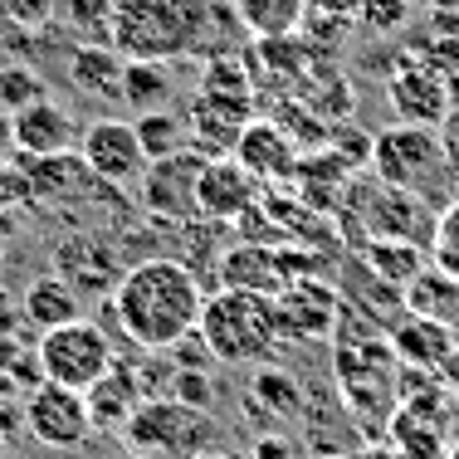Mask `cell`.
Listing matches in <instances>:
<instances>
[{
  "label": "cell",
  "instance_id": "cell-1",
  "mask_svg": "<svg viewBox=\"0 0 459 459\" xmlns=\"http://www.w3.org/2000/svg\"><path fill=\"white\" fill-rule=\"evenodd\" d=\"M108 308H113V323L123 327V337L137 352H171L195 333L205 293L191 264L157 255L127 264V274L108 293Z\"/></svg>",
  "mask_w": 459,
  "mask_h": 459
},
{
  "label": "cell",
  "instance_id": "cell-2",
  "mask_svg": "<svg viewBox=\"0 0 459 459\" xmlns=\"http://www.w3.org/2000/svg\"><path fill=\"white\" fill-rule=\"evenodd\" d=\"M215 0H117L113 49L123 59H181L205 54V30L215 20Z\"/></svg>",
  "mask_w": 459,
  "mask_h": 459
},
{
  "label": "cell",
  "instance_id": "cell-3",
  "mask_svg": "<svg viewBox=\"0 0 459 459\" xmlns=\"http://www.w3.org/2000/svg\"><path fill=\"white\" fill-rule=\"evenodd\" d=\"M201 333L205 352L225 367H255L283 347V327H279V308L264 293H239V289H221L205 299L201 308Z\"/></svg>",
  "mask_w": 459,
  "mask_h": 459
},
{
  "label": "cell",
  "instance_id": "cell-4",
  "mask_svg": "<svg viewBox=\"0 0 459 459\" xmlns=\"http://www.w3.org/2000/svg\"><path fill=\"white\" fill-rule=\"evenodd\" d=\"M371 177L401 186V191H415L435 215L450 201H459V177L445 167V147L435 127L396 123L386 133H377L371 137Z\"/></svg>",
  "mask_w": 459,
  "mask_h": 459
},
{
  "label": "cell",
  "instance_id": "cell-5",
  "mask_svg": "<svg viewBox=\"0 0 459 459\" xmlns=\"http://www.w3.org/2000/svg\"><path fill=\"white\" fill-rule=\"evenodd\" d=\"M123 440L152 459H195V455H211L215 420L201 406H186L177 396L142 401L137 415L123 425Z\"/></svg>",
  "mask_w": 459,
  "mask_h": 459
},
{
  "label": "cell",
  "instance_id": "cell-6",
  "mask_svg": "<svg viewBox=\"0 0 459 459\" xmlns=\"http://www.w3.org/2000/svg\"><path fill=\"white\" fill-rule=\"evenodd\" d=\"M35 362H39V381H59V386L89 391L117 367V357H113V337H108L98 323L79 318V323H64V327L39 333Z\"/></svg>",
  "mask_w": 459,
  "mask_h": 459
},
{
  "label": "cell",
  "instance_id": "cell-7",
  "mask_svg": "<svg viewBox=\"0 0 459 459\" xmlns=\"http://www.w3.org/2000/svg\"><path fill=\"white\" fill-rule=\"evenodd\" d=\"M25 430L49 450H83L98 425L83 391L59 386V381H35V391L25 401Z\"/></svg>",
  "mask_w": 459,
  "mask_h": 459
},
{
  "label": "cell",
  "instance_id": "cell-8",
  "mask_svg": "<svg viewBox=\"0 0 459 459\" xmlns=\"http://www.w3.org/2000/svg\"><path fill=\"white\" fill-rule=\"evenodd\" d=\"M205 152H195V147H186V152H171V157H161V161H147V171H142V191H137V201H142V211L147 215H157V221H171V225H181V221H201L195 215V181H201V167H205Z\"/></svg>",
  "mask_w": 459,
  "mask_h": 459
},
{
  "label": "cell",
  "instance_id": "cell-9",
  "mask_svg": "<svg viewBox=\"0 0 459 459\" xmlns=\"http://www.w3.org/2000/svg\"><path fill=\"white\" fill-rule=\"evenodd\" d=\"M274 308H279L283 342H333L337 318H342V293H337V283L308 274L283 283L274 293Z\"/></svg>",
  "mask_w": 459,
  "mask_h": 459
},
{
  "label": "cell",
  "instance_id": "cell-10",
  "mask_svg": "<svg viewBox=\"0 0 459 459\" xmlns=\"http://www.w3.org/2000/svg\"><path fill=\"white\" fill-rule=\"evenodd\" d=\"M79 157L103 186H133L147 171V152L127 117H93L79 133Z\"/></svg>",
  "mask_w": 459,
  "mask_h": 459
},
{
  "label": "cell",
  "instance_id": "cell-11",
  "mask_svg": "<svg viewBox=\"0 0 459 459\" xmlns=\"http://www.w3.org/2000/svg\"><path fill=\"white\" fill-rule=\"evenodd\" d=\"M386 103H391V113H396V123L435 127V133H440V123L455 113L450 79H445L440 69H430V64H420V59L401 64L386 79Z\"/></svg>",
  "mask_w": 459,
  "mask_h": 459
},
{
  "label": "cell",
  "instance_id": "cell-12",
  "mask_svg": "<svg viewBox=\"0 0 459 459\" xmlns=\"http://www.w3.org/2000/svg\"><path fill=\"white\" fill-rule=\"evenodd\" d=\"M54 269H59L64 283H74L83 293H113L117 279L127 274L123 255H117L113 239H103L98 230H79V235H64L59 249H54Z\"/></svg>",
  "mask_w": 459,
  "mask_h": 459
},
{
  "label": "cell",
  "instance_id": "cell-13",
  "mask_svg": "<svg viewBox=\"0 0 459 459\" xmlns=\"http://www.w3.org/2000/svg\"><path fill=\"white\" fill-rule=\"evenodd\" d=\"M259 205V181L235 157H211L195 181V215L211 225H239Z\"/></svg>",
  "mask_w": 459,
  "mask_h": 459
},
{
  "label": "cell",
  "instance_id": "cell-14",
  "mask_svg": "<svg viewBox=\"0 0 459 459\" xmlns=\"http://www.w3.org/2000/svg\"><path fill=\"white\" fill-rule=\"evenodd\" d=\"M230 157H235L259 186H279V181L299 177V142L283 133L274 117H255V123L239 133Z\"/></svg>",
  "mask_w": 459,
  "mask_h": 459
},
{
  "label": "cell",
  "instance_id": "cell-15",
  "mask_svg": "<svg viewBox=\"0 0 459 459\" xmlns=\"http://www.w3.org/2000/svg\"><path fill=\"white\" fill-rule=\"evenodd\" d=\"M255 103H235V98H215V93H195L186 108V127H191V147L205 157H230L239 133L255 123Z\"/></svg>",
  "mask_w": 459,
  "mask_h": 459
},
{
  "label": "cell",
  "instance_id": "cell-16",
  "mask_svg": "<svg viewBox=\"0 0 459 459\" xmlns=\"http://www.w3.org/2000/svg\"><path fill=\"white\" fill-rule=\"evenodd\" d=\"M386 342H391V352H396V362H401V367H411V371H435V377H440L445 362L455 357L459 337H455V327H450V323H435V318H415V313H401V318L386 327Z\"/></svg>",
  "mask_w": 459,
  "mask_h": 459
},
{
  "label": "cell",
  "instance_id": "cell-17",
  "mask_svg": "<svg viewBox=\"0 0 459 459\" xmlns=\"http://www.w3.org/2000/svg\"><path fill=\"white\" fill-rule=\"evenodd\" d=\"M25 167L30 181V201L35 205H64V201H83L89 186L98 181L89 167H83L79 147L74 152H54V157H15Z\"/></svg>",
  "mask_w": 459,
  "mask_h": 459
},
{
  "label": "cell",
  "instance_id": "cell-18",
  "mask_svg": "<svg viewBox=\"0 0 459 459\" xmlns=\"http://www.w3.org/2000/svg\"><path fill=\"white\" fill-rule=\"evenodd\" d=\"M10 123H15V157H54V152L79 147L74 113L64 103H54V98L25 108V113H15Z\"/></svg>",
  "mask_w": 459,
  "mask_h": 459
},
{
  "label": "cell",
  "instance_id": "cell-19",
  "mask_svg": "<svg viewBox=\"0 0 459 459\" xmlns=\"http://www.w3.org/2000/svg\"><path fill=\"white\" fill-rule=\"evenodd\" d=\"M215 279L221 289H239V293H264L274 299L283 289V269H279V249L259 245V239H245V245H230L221 259H215Z\"/></svg>",
  "mask_w": 459,
  "mask_h": 459
},
{
  "label": "cell",
  "instance_id": "cell-20",
  "mask_svg": "<svg viewBox=\"0 0 459 459\" xmlns=\"http://www.w3.org/2000/svg\"><path fill=\"white\" fill-rule=\"evenodd\" d=\"M445 415H425L415 406H396V415L386 420V445L401 459H450V430Z\"/></svg>",
  "mask_w": 459,
  "mask_h": 459
},
{
  "label": "cell",
  "instance_id": "cell-21",
  "mask_svg": "<svg viewBox=\"0 0 459 459\" xmlns=\"http://www.w3.org/2000/svg\"><path fill=\"white\" fill-rule=\"evenodd\" d=\"M127 59L113 45H74L69 49V83L98 103H123Z\"/></svg>",
  "mask_w": 459,
  "mask_h": 459
},
{
  "label": "cell",
  "instance_id": "cell-22",
  "mask_svg": "<svg viewBox=\"0 0 459 459\" xmlns=\"http://www.w3.org/2000/svg\"><path fill=\"white\" fill-rule=\"evenodd\" d=\"M20 318L35 327V333H49V327L79 323L83 318V299H79V289L64 283L59 274H39L25 289V299H20Z\"/></svg>",
  "mask_w": 459,
  "mask_h": 459
},
{
  "label": "cell",
  "instance_id": "cell-23",
  "mask_svg": "<svg viewBox=\"0 0 459 459\" xmlns=\"http://www.w3.org/2000/svg\"><path fill=\"white\" fill-rule=\"evenodd\" d=\"M362 264L377 279H386L391 289H406V283L430 264V245L425 239H406V235H381L362 245Z\"/></svg>",
  "mask_w": 459,
  "mask_h": 459
},
{
  "label": "cell",
  "instance_id": "cell-24",
  "mask_svg": "<svg viewBox=\"0 0 459 459\" xmlns=\"http://www.w3.org/2000/svg\"><path fill=\"white\" fill-rule=\"evenodd\" d=\"M230 10L255 45L299 35L303 20H308V0H230Z\"/></svg>",
  "mask_w": 459,
  "mask_h": 459
},
{
  "label": "cell",
  "instance_id": "cell-25",
  "mask_svg": "<svg viewBox=\"0 0 459 459\" xmlns=\"http://www.w3.org/2000/svg\"><path fill=\"white\" fill-rule=\"evenodd\" d=\"M89 396V411H93V425L98 430H117L123 435V425L137 415V406L147 396H142V381H137V371H127V367H113L98 386L83 391Z\"/></svg>",
  "mask_w": 459,
  "mask_h": 459
},
{
  "label": "cell",
  "instance_id": "cell-26",
  "mask_svg": "<svg viewBox=\"0 0 459 459\" xmlns=\"http://www.w3.org/2000/svg\"><path fill=\"white\" fill-rule=\"evenodd\" d=\"M401 303L415 318H435V323H459V279L445 274L440 264H425L406 289H401Z\"/></svg>",
  "mask_w": 459,
  "mask_h": 459
},
{
  "label": "cell",
  "instance_id": "cell-27",
  "mask_svg": "<svg viewBox=\"0 0 459 459\" xmlns=\"http://www.w3.org/2000/svg\"><path fill=\"white\" fill-rule=\"evenodd\" d=\"M113 15L117 0H54V20L79 45H113Z\"/></svg>",
  "mask_w": 459,
  "mask_h": 459
},
{
  "label": "cell",
  "instance_id": "cell-28",
  "mask_svg": "<svg viewBox=\"0 0 459 459\" xmlns=\"http://www.w3.org/2000/svg\"><path fill=\"white\" fill-rule=\"evenodd\" d=\"M411 49H415V59L430 64V69H440L445 79L459 74V15L430 10V20L420 25V35H411Z\"/></svg>",
  "mask_w": 459,
  "mask_h": 459
},
{
  "label": "cell",
  "instance_id": "cell-29",
  "mask_svg": "<svg viewBox=\"0 0 459 459\" xmlns=\"http://www.w3.org/2000/svg\"><path fill=\"white\" fill-rule=\"evenodd\" d=\"M171 98V64L161 59H127L123 74V103L133 113H157Z\"/></svg>",
  "mask_w": 459,
  "mask_h": 459
},
{
  "label": "cell",
  "instance_id": "cell-30",
  "mask_svg": "<svg viewBox=\"0 0 459 459\" xmlns=\"http://www.w3.org/2000/svg\"><path fill=\"white\" fill-rule=\"evenodd\" d=\"M133 127H137V137H142L147 161H161V157H171V152H186V147H191L186 113H167V108H157V113H137Z\"/></svg>",
  "mask_w": 459,
  "mask_h": 459
},
{
  "label": "cell",
  "instance_id": "cell-31",
  "mask_svg": "<svg viewBox=\"0 0 459 459\" xmlns=\"http://www.w3.org/2000/svg\"><path fill=\"white\" fill-rule=\"evenodd\" d=\"M49 98V83L45 74H35L30 64H0V113H25V108L45 103Z\"/></svg>",
  "mask_w": 459,
  "mask_h": 459
},
{
  "label": "cell",
  "instance_id": "cell-32",
  "mask_svg": "<svg viewBox=\"0 0 459 459\" xmlns=\"http://www.w3.org/2000/svg\"><path fill=\"white\" fill-rule=\"evenodd\" d=\"M201 93H215V98H235V103H255V79L245 74V64L235 54H215L205 59V74H201Z\"/></svg>",
  "mask_w": 459,
  "mask_h": 459
},
{
  "label": "cell",
  "instance_id": "cell-33",
  "mask_svg": "<svg viewBox=\"0 0 459 459\" xmlns=\"http://www.w3.org/2000/svg\"><path fill=\"white\" fill-rule=\"evenodd\" d=\"M430 264H440L445 274L459 279V201H450L435 215V235H430Z\"/></svg>",
  "mask_w": 459,
  "mask_h": 459
},
{
  "label": "cell",
  "instance_id": "cell-34",
  "mask_svg": "<svg viewBox=\"0 0 459 459\" xmlns=\"http://www.w3.org/2000/svg\"><path fill=\"white\" fill-rule=\"evenodd\" d=\"M0 20L10 30H45L54 20V0H0Z\"/></svg>",
  "mask_w": 459,
  "mask_h": 459
},
{
  "label": "cell",
  "instance_id": "cell-35",
  "mask_svg": "<svg viewBox=\"0 0 459 459\" xmlns=\"http://www.w3.org/2000/svg\"><path fill=\"white\" fill-rule=\"evenodd\" d=\"M255 396L269 401L279 415H293V411H299V386H293V377H283V371H259Z\"/></svg>",
  "mask_w": 459,
  "mask_h": 459
},
{
  "label": "cell",
  "instance_id": "cell-36",
  "mask_svg": "<svg viewBox=\"0 0 459 459\" xmlns=\"http://www.w3.org/2000/svg\"><path fill=\"white\" fill-rule=\"evenodd\" d=\"M357 20H362L367 30H377V35H386V30H401V25H406V0H362Z\"/></svg>",
  "mask_w": 459,
  "mask_h": 459
},
{
  "label": "cell",
  "instance_id": "cell-37",
  "mask_svg": "<svg viewBox=\"0 0 459 459\" xmlns=\"http://www.w3.org/2000/svg\"><path fill=\"white\" fill-rule=\"evenodd\" d=\"M20 205H35L30 201V181L20 161H0V211H20Z\"/></svg>",
  "mask_w": 459,
  "mask_h": 459
},
{
  "label": "cell",
  "instance_id": "cell-38",
  "mask_svg": "<svg viewBox=\"0 0 459 459\" xmlns=\"http://www.w3.org/2000/svg\"><path fill=\"white\" fill-rule=\"evenodd\" d=\"M177 401L186 406H211V377L205 371H177Z\"/></svg>",
  "mask_w": 459,
  "mask_h": 459
},
{
  "label": "cell",
  "instance_id": "cell-39",
  "mask_svg": "<svg viewBox=\"0 0 459 459\" xmlns=\"http://www.w3.org/2000/svg\"><path fill=\"white\" fill-rule=\"evenodd\" d=\"M440 147H445V167H450L455 177H459V108L440 123Z\"/></svg>",
  "mask_w": 459,
  "mask_h": 459
},
{
  "label": "cell",
  "instance_id": "cell-40",
  "mask_svg": "<svg viewBox=\"0 0 459 459\" xmlns=\"http://www.w3.org/2000/svg\"><path fill=\"white\" fill-rule=\"evenodd\" d=\"M313 15H333V20H352L362 10V0H308Z\"/></svg>",
  "mask_w": 459,
  "mask_h": 459
},
{
  "label": "cell",
  "instance_id": "cell-41",
  "mask_svg": "<svg viewBox=\"0 0 459 459\" xmlns=\"http://www.w3.org/2000/svg\"><path fill=\"white\" fill-rule=\"evenodd\" d=\"M15 157V123H10V113H0V161Z\"/></svg>",
  "mask_w": 459,
  "mask_h": 459
},
{
  "label": "cell",
  "instance_id": "cell-42",
  "mask_svg": "<svg viewBox=\"0 0 459 459\" xmlns=\"http://www.w3.org/2000/svg\"><path fill=\"white\" fill-rule=\"evenodd\" d=\"M440 381H445V386H450V396H455V406H459V347H455V357H450V362H445Z\"/></svg>",
  "mask_w": 459,
  "mask_h": 459
},
{
  "label": "cell",
  "instance_id": "cell-43",
  "mask_svg": "<svg viewBox=\"0 0 459 459\" xmlns=\"http://www.w3.org/2000/svg\"><path fill=\"white\" fill-rule=\"evenodd\" d=\"M357 459H401L396 450H391V445L386 440H381V445H367V450L362 455H357Z\"/></svg>",
  "mask_w": 459,
  "mask_h": 459
},
{
  "label": "cell",
  "instance_id": "cell-44",
  "mask_svg": "<svg viewBox=\"0 0 459 459\" xmlns=\"http://www.w3.org/2000/svg\"><path fill=\"white\" fill-rule=\"evenodd\" d=\"M430 10H440V15H459V0H425Z\"/></svg>",
  "mask_w": 459,
  "mask_h": 459
},
{
  "label": "cell",
  "instance_id": "cell-45",
  "mask_svg": "<svg viewBox=\"0 0 459 459\" xmlns=\"http://www.w3.org/2000/svg\"><path fill=\"white\" fill-rule=\"evenodd\" d=\"M450 459H459V440H455V445H450Z\"/></svg>",
  "mask_w": 459,
  "mask_h": 459
},
{
  "label": "cell",
  "instance_id": "cell-46",
  "mask_svg": "<svg viewBox=\"0 0 459 459\" xmlns=\"http://www.w3.org/2000/svg\"><path fill=\"white\" fill-rule=\"evenodd\" d=\"M0 264H5V239H0Z\"/></svg>",
  "mask_w": 459,
  "mask_h": 459
}]
</instances>
